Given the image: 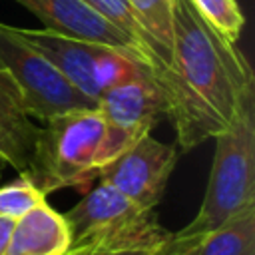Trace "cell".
Instances as JSON below:
<instances>
[{
	"mask_svg": "<svg viewBox=\"0 0 255 255\" xmlns=\"http://www.w3.org/2000/svg\"><path fill=\"white\" fill-rule=\"evenodd\" d=\"M253 86V70L241 50L219 34L191 0H173L165 98L181 149H191L227 128Z\"/></svg>",
	"mask_w": 255,
	"mask_h": 255,
	"instance_id": "6da1fadb",
	"label": "cell"
},
{
	"mask_svg": "<svg viewBox=\"0 0 255 255\" xmlns=\"http://www.w3.org/2000/svg\"><path fill=\"white\" fill-rule=\"evenodd\" d=\"M215 137L213 163L197 215L177 233L207 235L255 207V86L245 92L233 120Z\"/></svg>",
	"mask_w": 255,
	"mask_h": 255,
	"instance_id": "7a4b0ae2",
	"label": "cell"
},
{
	"mask_svg": "<svg viewBox=\"0 0 255 255\" xmlns=\"http://www.w3.org/2000/svg\"><path fill=\"white\" fill-rule=\"evenodd\" d=\"M44 124L26 177L46 195L62 187H86L98 177V151L104 133L98 106L58 114Z\"/></svg>",
	"mask_w": 255,
	"mask_h": 255,
	"instance_id": "3957f363",
	"label": "cell"
},
{
	"mask_svg": "<svg viewBox=\"0 0 255 255\" xmlns=\"http://www.w3.org/2000/svg\"><path fill=\"white\" fill-rule=\"evenodd\" d=\"M64 217L72 233L70 249H157L171 237L153 211L137 207L106 181L86 191Z\"/></svg>",
	"mask_w": 255,
	"mask_h": 255,
	"instance_id": "277c9868",
	"label": "cell"
},
{
	"mask_svg": "<svg viewBox=\"0 0 255 255\" xmlns=\"http://www.w3.org/2000/svg\"><path fill=\"white\" fill-rule=\"evenodd\" d=\"M0 70H6L20 90L30 118L46 122L52 116L92 110L98 102L76 90L54 64L26 42L14 26L0 22Z\"/></svg>",
	"mask_w": 255,
	"mask_h": 255,
	"instance_id": "5b68a950",
	"label": "cell"
},
{
	"mask_svg": "<svg viewBox=\"0 0 255 255\" xmlns=\"http://www.w3.org/2000/svg\"><path fill=\"white\" fill-rule=\"evenodd\" d=\"M104 133L98 151V171L149 133L159 116H167V100L153 76H137L108 88L98 100Z\"/></svg>",
	"mask_w": 255,
	"mask_h": 255,
	"instance_id": "8992f818",
	"label": "cell"
},
{
	"mask_svg": "<svg viewBox=\"0 0 255 255\" xmlns=\"http://www.w3.org/2000/svg\"><path fill=\"white\" fill-rule=\"evenodd\" d=\"M16 2L26 6L32 14H36L44 24V30L104 44L145 64L147 68L153 70L161 86V92L165 94L167 70L159 62V58L151 50L135 42L133 38L120 32L114 24H110L106 18H102L96 10H92L82 0H16Z\"/></svg>",
	"mask_w": 255,
	"mask_h": 255,
	"instance_id": "52a82bcc",
	"label": "cell"
},
{
	"mask_svg": "<svg viewBox=\"0 0 255 255\" xmlns=\"http://www.w3.org/2000/svg\"><path fill=\"white\" fill-rule=\"evenodd\" d=\"M175 163L177 149L145 133L104 165L98 179L110 183L137 207L153 211L163 197Z\"/></svg>",
	"mask_w": 255,
	"mask_h": 255,
	"instance_id": "ba28073f",
	"label": "cell"
},
{
	"mask_svg": "<svg viewBox=\"0 0 255 255\" xmlns=\"http://www.w3.org/2000/svg\"><path fill=\"white\" fill-rule=\"evenodd\" d=\"M16 30L26 42H30L38 52H42L76 90H80L94 102L100 100V68L114 48L50 30Z\"/></svg>",
	"mask_w": 255,
	"mask_h": 255,
	"instance_id": "9c48e42d",
	"label": "cell"
},
{
	"mask_svg": "<svg viewBox=\"0 0 255 255\" xmlns=\"http://www.w3.org/2000/svg\"><path fill=\"white\" fill-rule=\"evenodd\" d=\"M40 128L28 116L18 86L6 70H0V159L20 175L32 169Z\"/></svg>",
	"mask_w": 255,
	"mask_h": 255,
	"instance_id": "30bf717a",
	"label": "cell"
},
{
	"mask_svg": "<svg viewBox=\"0 0 255 255\" xmlns=\"http://www.w3.org/2000/svg\"><path fill=\"white\" fill-rule=\"evenodd\" d=\"M72 233L64 213L46 201L14 221L4 255H68Z\"/></svg>",
	"mask_w": 255,
	"mask_h": 255,
	"instance_id": "8fae6325",
	"label": "cell"
},
{
	"mask_svg": "<svg viewBox=\"0 0 255 255\" xmlns=\"http://www.w3.org/2000/svg\"><path fill=\"white\" fill-rule=\"evenodd\" d=\"M197 255H255V207L203 235Z\"/></svg>",
	"mask_w": 255,
	"mask_h": 255,
	"instance_id": "7c38bea8",
	"label": "cell"
},
{
	"mask_svg": "<svg viewBox=\"0 0 255 255\" xmlns=\"http://www.w3.org/2000/svg\"><path fill=\"white\" fill-rule=\"evenodd\" d=\"M129 6L141 28L157 46L159 58L167 70L173 44V0H129Z\"/></svg>",
	"mask_w": 255,
	"mask_h": 255,
	"instance_id": "4fadbf2b",
	"label": "cell"
},
{
	"mask_svg": "<svg viewBox=\"0 0 255 255\" xmlns=\"http://www.w3.org/2000/svg\"><path fill=\"white\" fill-rule=\"evenodd\" d=\"M82 2L88 4L92 10H96L110 24H114L120 32H124L126 36L133 38L135 42H139L141 46H145L147 50H151L159 58L157 46L153 44V40L147 36V32L137 22V18H135V14H133V10L129 6V0H82ZM159 62H161V58H159Z\"/></svg>",
	"mask_w": 255,
	"mask_h": 255,
	"instance_id": "5bb4252c",
	"label": "cell"
},
{
	"mask_svg": "<svg viewBox=\"0 0 255 255\" xmlns=\"http://www.w3.org/2000/svg\"><path fill=\"white\" fill-rule=\"evenodd\" d=\"M44 201L46 193L24 175L6 185H0V217L16 221L18 217H22Z\"/></svg>",
	"mask_w": 255,
	"mask_h": 255,
	"instance_id": "9a60e30c",
	"label": "cell"
},
{
	"mask_svg": "<svg viewBox=\"0 0 255 255\" xmlns=\"http://www.w3.org/2000/svg\"><path fill=\"white\" fill-rule=\"evenodd\" d=\"M197 12L229 42H237L245 24L243 12L235 0H191Z\"/></svg>",
	"mask_w": 255,
	"mask_h": 255,
	"instance_id": "2e32d148",
	"label": "cell"
},
{
	"mask_svg": "<svg viewBox=\"0 0 255 255\" xmlns=\"http://www.w3.org/2000/svg\"><path fill=\"white\" fill-rule=\"evenodd\" d=\"M203 235H181L171 233V237L157 249L155 255H197Z\"/></svg>",
	"mask_w": 255,
	"mask_h": 255,
	"instance_id": "e0dca14e",
	"label": "cell"
},
{
	"mask_svg": "<svg viewBox=\"0 0 255 255\" xmlns=\"http://www.w3.org/2000/svg\"><path fill=\"white\" fill-rule=\"evenodd\" d=\"M157 249H84V255H155Z\"/></svg>",
	"mask_w": 255,
	"mask_h": 255,
	"instance_id": "ac0fdd59",
	"label": "cell"
},
{
	"mask_svg": "<svg viewBox=\"0 0 255 255\" xmlns=\"http://www.w3.org/2000/svg\"><path fill=\"white\" fill-rule=\"evenodd\" d=\"M12 227H14V219L0 217V255L6 253V247H8V241H10Z\"/></svg>",
	"mask_w": 255,
	"mask_h": 255,
	"instance_id": "d6986e66",
	"label": "cell"
},
{
	"mask_svg": "<svg viewBox=\"0 0 255 255\" xmlns=\"http://www.w3.org/2000/svg\"><path fill=\"white\" fill-rule=\"evenodd\" d=\"M68 255H84V249H70Z\"/></svg>",
	"mask_w": 255,
	"mask_h": 255,
	"instance_id": "ffe728a7",
	"label": "cell"
},
{
	"mask_svg": "<svg viewBox=\"0 0 255 255\" xmlns=\"http://www.w3.org/2000/svg\"><path fill=\"white\" fill-rule=\"evenodd\" d=\"M2 169H4V161L0 159V177H2Z\"/></svg>",
	"mask_w": 255,
	"mask_h": 255,
	"instance_id": "44dd1931",
	"label": "cell"
}]
</instances>
